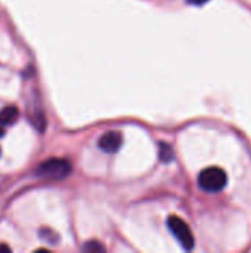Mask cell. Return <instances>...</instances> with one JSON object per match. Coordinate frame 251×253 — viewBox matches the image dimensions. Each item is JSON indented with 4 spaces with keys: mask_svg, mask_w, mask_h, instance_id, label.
Returning <instances> with one entry per match:
<instances>
[{
    "mask_svg": "<svg viewBox=\"0 0 251 253\" xmlns=\"http://www.w3.org/2000/svg\"><path fill=\"white\" fill-rule=\"evenodd\" d=\"M206 1H209V0H188V3H191V4H204Z\"/></svg>",
    "mask_w": 251,
    "mask_h": 253,
    "instance_id": "ba28073f",
    "label": "cell"
},
{
    "mask_svg": "<svg viewBox=\"0 0 251 253\" xmlns=\"http://www.w3.org/2000/svg\"><path fill=\"white\" fill-rule=\"evenodd\" d=\"M19 117V111L16 107H6L0 111V136L3 135L4 127L13 125Z\"/></svg>",
    "mask_w": 251,
    "mask_h": 253,
    "instance_id": "5b68a950",
    "label": "cell"
},
{
    "mask_svg": "<svg viewBox=\"0 0 251 253\" xmlns=\"http://www.w3.org/2000/svg\"><path fill=\"white\" fill-rule=\"evenodd\" d=\"M121 144H123V135L117 130H109V132L104 133L98 141L99 148L109 154L117 153L120 150Z\"/></svg>",
    "mask_w": 251,
    "mask_h": 253,
    "instance_id": "277c9868",
    "label": "cell"
},
{
    "mask_svg": "<svg viewBox=\"0 0 251 253\" xmlns=\"http://www.w3.org/2000/svg\"><path fill=\"white\" fill-rule=\"evenodd\" d=\"M83 251H86V252H89V251H104V246H101V245L96 243V242H90V243H87V245L83 248Z\"/></svg>",
    "mask_w": 251,
    "mask_h": 253,
    "instance_id": "52a82bcc",
    "label": "cell"
},
{
    "mask_svg": "<svg viewBox=\"0 0 251 253\" xmlns=\"http://www.w3.org/2000/svg\"><path fill=\"white\" fill-rule=\"evenodd\" d=\"M226 182H228L226 172L217 166L207 168V169L201 170V173L198 175V185L201 190H204L207 193L222 191L226 187Z\"/></svg>",
    "mask_w": 251,
    "mask_h": 253,
    "instance_id": "6da1fadb",
    "label": "cell"
},
{
    "mask_svg": "<svg viewBox=\"0 0 251 253\" xmlns=\"http://www.w3.org/2000/svg\"><path fill=\"white\" fill-rule=\"evenodd\" d=\"M71 170H72V166L68 160L49 159L36 168V175L40 178H46V179H62L68 176Z\"/></svg>",
    "mask_w": 251,
    "mask_h": 253,
    "instance_id": "7a4b0ae2",
    "label": "cell"
},
{
    "mask_svg": "<svg viewBox=\"0 0 251 253\" xmlns=\"http://www.w3.org/2000/svg\"><path fill=\"white\" fill-rule=\"evenodd\" d=\"M0 251H6V252H10V249L4 245H0Z\"/></svg>",
    "mask_w": 251,
    "mask_h": 253,
    "instance_id": "9c48e42d",
    "label": "cell"
},
{
    "mask_svg": "<svg viewBox=\"0 0 251 253\" xmlns=\"http://www.w3.org/2000/svg\"><path fill=\"white\" fill-rule=\"evenodd\" d=\"M160 157L163 162H170L173 160V151H172V147L170 145H166V144H161V148H160Z\"/></svg>",
    "mask_w": 251,
    "mask_h": 253,
    "instance_id": "8992f818",
    "label": "cell"
},
{
    "mask_svg": "<svg viewBox=\"0 0 251 253\" xmlns=\"http://www.w3.org/2000/svg\"><path fill=\"white\" fill-rule=\"evenodd\" d=\"M167 227H169L170 233L178 239V242L182 245V248L185 251H191L194 248V245H195L194 234H192L189 225L183 219H180L179 216L172 215L167 219Z\"/></svg>",
    "mask_w": 251,
    "mask_h": 253,
    "instance_id": "3957f363",
    "label": "cell"
}]
</instances>
